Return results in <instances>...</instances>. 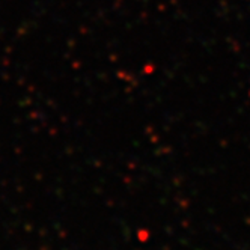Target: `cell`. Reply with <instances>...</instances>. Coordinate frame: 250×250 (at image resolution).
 Here are the masks:
<instances>
[]
</instances>
